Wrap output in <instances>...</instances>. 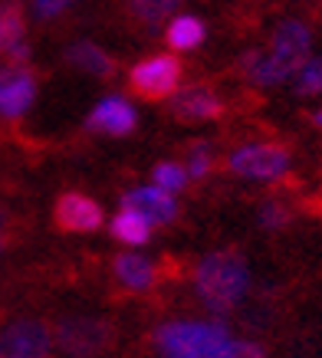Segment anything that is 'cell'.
I'll use <instances>...</instances> for the list:
<instances>
[{
    "label": "cell",
    "mask_w": 322,
    "mask_h": 358,
    "mask_svg": "<svg viewBox=\"0 0 322 358\" xmlns=\"http://www.w3.org/2000/svg\"><path fill=\"white\" fill-rule=\"evenodd\" d=\"M184 83V59L178 53H158L148 56L129 69L125 86H129L132 99L139 102H151L158 106L164 99H172Z\"/></svg>",
    "instance_id": "obj_3"
},
{
    "label": "cell",
    "mask_w": 322,
    "mask_h": 358,
    "mask_svg": "<svg viewBox=\"0 0 322 358\" xmlns=\"http://www.w3.org/2000/svg\"><path fill=\"white\" fill-rule=\"evenodd\" d=\"M135 125H139V112H135L129 99L122 96H106L86 115V131L108 135V138H125V135L135 131Z\"/></svg>",
    "instance_id": "obj_11"
},
{
    "label": "cell",
    "mask_w": 322,
    "mask_h": 358,
    "mask_svg": "<svg viewBox=\"0 0 322 358\" xmlns=\"http://www.w3.org/2000/svg\"><path fill=\"white\" fill-rule=\"evenodd\" d=\"M184 171L191 181H204L207 174L214 171V145L201 138L188 141L184 145Z\"/></svg>",
    "instance_id": "obj_18"
},
{
    "label": "cell",
    "mask_w": 322,
    "mask_h": 358,
    "mask_svg": "<svg viewBox=\"0 0 322 358\" xmlns=\"http://www.w3.org/2000/svg\"><path fill=\"white\" fill-rule=\"evenodd\" d=\"M27 13H23V0H4L0 3V53L7 56L20 43H27Z\"/></svg>",
    "instance_id": "obj_16"
},
{
    "label": "cell",
    "mask_w": 322,
    "mask_h": 358,
    "mask_svg": "<svg viewBox=\"0 0 322 358\" xmlns=\"http://www.w3.org/2000/svg\"><path fill=\"white\" fill-rule=\"evenodd\" d=\"M108 234L125 247H141L151 240V224L139 214H132V210H118L115 217L108 220Z\"/></svg>",
    "instance_id": "obj_17"
},
{
    "label": "cell",
    "mask_w": 322,
    "mask_h": 358,
    "mask_svg": "<svg viewBox=\"0 0 322 358\" xmlns=\"http://www.w3.org/2000/svg\"><path fill=\"white\" fill-rule=\"evenodd\" d=\"M260 227H267V230H283L286 224L293 220V207L290 204H283V201H263L260 204Z\"/></svg>",
    "instance_id": "obj_22"
},
{
    "label": "cell",
    "mask_w": 322,
    "mask_h": 358,
    "mask_svg": "<svg viewBox=\"0 0 322 358\" xmlns=\"http://www.w3.org/2000/svg\"><path fill=\"white\" fill-rule=\"evenodd\" d=\"M36 89H40V73L27 63L0 69V119L13 122L27 115V109L36 99Z\"/></svg>",
    "instance_id": "obj_9"
},
{
    "label": "cell",
    "mask_w": 322,
    "mask_h": 358,
    "mask_svg": "<svg viewBox=\"0 0 322 358\" xmlns=\"http://www.w3.org/2000/svg\"><path fill=\"white\" fill-rule=\"evenodd\" d=\"M312 122H316V125L322 129V109H319V112H312Z\"/></svg>",
    "instance_id": "obj_25"
},
{
    "label": "cell",
    "mask_w": 322,
    "mask_h": 358,
    "mask_svg": "<svg viewBox=\"0 0 322 358\" xmlns=\"http://www.w3.org/2000/svg\"><path fill=\"white\" fill-rule=\"evenodd\" d=\"M27 3H30V10L36 20L53 23V20H59V17H66L79 0H27Z\"/></svg>",
    "instance_id": "obj_23"
},
{
    "label": "cell",
    "mask_w": 322,
    "mask_h": 358,
    "mask_svg": "<svg viewBox=\"0 0 322 358\" xmlns=\"http://www.w3.org/2000/svg\"><path fill=\"white\" fill-rule=\"evenodd\" d=\"M168 115L174 122H211L220 119L227 112L224 96L217 92L211 83H191V86L178 89L172 99H168Z\"/></svg>",
    "instance_id": "obj_6"
},
{
    "label": "cell",
    "mask_w": 322,
    "mask_h": 358,
    "mask_svg": "<svg viewBox=\"0 0 322 358\" xmlns=\"http://www.w3.org/2000/svg\"><path fill=\"white\" fill-rule=\"evenodd\" d=\"M181 7V0H129V13L141 27H158Z\"/></svg>",
    "instance_id": "obj_19"
},
{
    "label": "cell",
    "mask_w": 322,
    "mask_h": 358,
    "mask_svg": "<svg viewBox=\"0 0 322 358\" xmlns=\"http://www.w3.org/2000/svg\"><path fill=\"white\" fill-rule=\"evenodd\" d=\"M122 210H132V214H139L145 217L155 227V224H172L178 217V201H174L168 191H161V187H135L129 194H122Z\"/></svg>",
    "instance_id": "obj_13"
},
{
    "label": "cell",
    "mask_w": 322,
    "mask_h": 358,
    "mask_svg": "<svg viewBox=\"0 0 322 358\" xmlns=\"http://www.w3.org/2000/svg\"><path fill=\"white\" fill-rule=\"evenodd\" d=\"M13 243V217L7 210H0V253Z\"/></svg>",
    "instance_id": "obj_24"
},
{
    "label": "cell",
    "mask_w": 322,
    "mask_h": 358,
    "mask_svg": "<svg viewBox=\"0 0 322 358\" xmlns=\"http://www.w3.org/2000/svg\"><path fill=\"white\" fill-rule=\"evenodd\" d=\"M112 276L129 293H148L158 286L161 270L141 253H118V257H112Z\"/></svg>",
    "instance_id": "obj_14"
},
{
    "label": "cell",
    "mask_w": 322,
    "mask_h": 358,
    "mask_svg": "<svg viewBox=\"0 0 322 358\" xmlns=\"http://www.w3.org/2000/svg\"><path fill=\"white\" fill-rule=\"evenodd\" d=\"M296 96H319L322 92V56H309L306 66L296 73Z\"/></svg>",
    "instance_id": "obj_21"
},
{
    "label": "cell",
    "mask_w": 322,
    "mask_h": 358,
    "mask_svg": "<svg viewBox=\"0 0 322 358\" xmlns=\"http://www.w3.org/2000/svg\"><path fill=\"white\" fill-rule=\"evenodd\" d=\"M53 338L59 352H66V355L89 358L102 355L115 345V326L102 315H66L56 322Z\"/></svg>",
    "instance_id": "obj_4"
},
{
    "label": "cell",
    "mask_w": 322,
    "mask_h": 358,
    "mask_svg": "<svg viewBox=\"0 0 322 358\" xmlns=\"http://www.w3.org/2000/svg\"><path fill=\"white\" fill-rule=\"evenodd\" d=\"M309 50H312V30L302 20H283L276 30H273L270 56H273L290 76H296L302 66H306Z\"/></svg>",
    "instance_id": "obj_10"
},
{
    "label": "cell",
    "mask_w": 322,
    "mask_h": 358,
    "mask_svg": "<svg viewBox=\"0 0 322 358\" xmlns=\"http://www.w3.org/2000/svg\"><path fill=\"white\" fill-rule=\"evenodd\" d=\"M102 224H106V210L96 197L79 194V191H66L56 197L53 227L59 234H96Z\"/></svg>",
    "instance_id": "obj_8"
},
{
    "label": "cell",
    "mask_w": 322,
    "mask_h": 358,
    "mask_svg": "<svg viewBox=\"0 0 322 358\" xmlns=\"http://www.w3.org/2000/svg\"><path fill=\"white\" fill-rule=\"evenodd\" d=\"M164 43L172 46L174 53H194L207 43V23L194 13H181L164 27Z\"/></svg>",
    "instance_id": "obj_15"
},
{
    "label": "cell",
    "mask_w": 322,
    "mask_h": 358,
    "mask_svg": "<svg viewBox=\"0 0 322 358\" xmlns=\"http://www.w3.org/2000/svg\"><path fill=\"white\" fill-rule=\"evenodd\" d=\"M151 181H155V187H161V191H168V194H178V191H184L188 187V171H184V164L178 162H161L151 168Z\"/></svg>",
    "instance_id": "obj_20"
},
{
    "label": "cell",
    "mask_w": 322,
    "mask_h": 358,
    "mask_svg": "<svg viewBox=\"0 0 322 358\" xmlns=\"http://www.w3.org/2000/svg\"><path fill=\"white\" fill-rule=\"evenodd\" d=\"M53 332L40 319H17L0 329V358H50Z\"/></svg>",
    "instance_id": "obj_7"
},
{
    "label": "cell",
    "mask_w": 322,
    "mask_h": 358,
    "mask_svg": "<svg viewBox=\"0 0 322 358\" xmlns=\"http://www.w3.org/2000/svg\"><path fill=\"white\" fill-rule=\"evenodd\" d=\"M63 63L76 73H86L92 79H102V83H112L118 76V59L102 46L89 43V40H79V43H69L63 50Z\"/></svg>",
    "instance_id": "obj_12"
},
{
    "label": "cell",
    "mask_w": 322,
    "mask_h": 358,
    "mask_svg": "<svg viewBox=\"0 0 322 358\" xmlns=\"http://www.w3.org/2000/svg\"><path fill=\"white\" fill-rule=\"evenodd\" d=\"M227 171L250 181H276L290 171V148L279 141H250L227 158Z\"/></svg>",
    "instance_id": "obj_5"
},
{
    "label": "cell",
    "mask_w": 322,
    "mask_h": 358,
    "mask_svg": "<svg viewBox=\"0 0 322 358\" xmlns=\"http://www.w3.org/2000/svg\"><path fill=\"white\" fill-rule=\"evenodd\" d=\"M161 358H267L263 345L227 332L224 322H168L155 332Z\"/></svg>",
    "instance_id": "obj_1"
},
{
    "label": "cell",
    "mask_w": 322,
    "mask_h": 358,
    "mask_svg": "<svg viewBox=\"0 0 322 358\" xmlns=\"http://www.w3.org/2000/svg\"><path fill=\"white\" fill-rule=\"evenodd\" d=\"M194 286H197V296L204 299L211 313L237 309L250 289V266L244 260V253L227 247L204 257L197 263V270H194Z\"/></svg>",
    "instance_id": "obj_2"
}]
</instances>
